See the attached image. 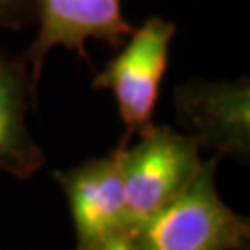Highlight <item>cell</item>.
Returning <instances> with one entry per match:
<instances>
[{
	"mask_svg": "<svg viewBox=\"0 0 250 250\" xmlns=\"http://www.w3.org/2000/svg\"><path fill=\"white\" fill-rule=\"evenodd\" d=\"M219 161V156L204 160L178 197L130 226L135 250H237L249 245V219L224 204L215 188Z\"/></svg>",
	"mask_w": 250,
	"mask_h": 250,
	"instance_id": "obj_1",
	"label": "cell"
},
{
	"mask_svg": "<svg viewBox=\"0 0 250 250\" xmlns=\"http://www.w3.org/2000/svg\"><path fill=\"white\" fill-rule=\"evenodd\" d=\"M174 36V22L152 15L139 28H134L121 50L91 80L93 89H109L115 95L119 115L126 128L117 146H126L132 135H143L154 126L152 113Z\"/></svg>",
	"mask_w": 250,
	"mask_h": 250,
	"instance_id": "obj_2",
	"label": "cell"
},
{
	"mask_svg": "<svg viewBox=\"0 0 250 250\" xmlns=\"http://www.w3.org/2000/svg\"><path fill=\"white\" fill-rule=\"evenodd\" d=\"M200 145L172 126H152L134 146H117L128 228L178 197L202 165Z\"/></svg>",
	"mask_w": 250,
	"mask_h": 250,
	"instance_id": "obj_3",
	"label": "cell"
},
{
	"mask_svg": "<svg viewBox=\"0 0 250 250\" xmlns=\"http://www.w3.org/2000/svg\"><path fill=\"white\" fill-rule=\"evenodd\" d=\"M176 123L215 156L250 158V80L195 78L174 89Z\"/></svg>",
	"mask_w": 250,
	"mask_h": 250,
	"instance_id": "obj_4",
	"label": "cell"
},
{
	"mask_svg": "<svg viewBox=\"0 0 250 250\" xmlns=\"http://www.w3.org/2000/svg\"><path fill=\"white\" fill-rule=\"evenodd\" d=\"M123 0H32L37 36L22 60L30 69L34 83H39L46 56L63 46L89 63L85 43L104 41L113 48L125 43L134 26L123 17Z\"/></svg>",
	"mask_w": 250,
	"mask_h": 250,
	"instance_id": "obj_5",
	"label": "cell"
},
{
	"mask_svg": "<svg viewBox=\"0 0 250 250\" xmlns=\"http://www.w3.org/2000/svg\"><path fill=\"white\" fill-rule=\"evenodd\" d=\"M63 189L76 228V245L91 243L128 228L125 189L117 148L69 170H54Z\"/></svg>",
	"mask_w": 250,
	"mask_h": 250,
	"instance_id": "obj_6",
	"label": "cell"
},
{
	"mask_svg": "<svg viewBox=\"0 0 250 250\" xmlns=\"http://www.w3.org/2000/svg\"><path fill=\"white\" fill-rule=\"evenodd\" d=\"M36 99L26 62L0 46V172L17 180H30L46 161L26 125Z\"/></svg>",
	"mask_w": 250,
	"mask_h": 250,
	"instance_id": "obj_7",
	"label": "cell"
},
{
	"mask_svg": "<svg viewBox=\"0 0 250 250\" xmlns=\"http://www.w3.org/2000/svg\"><path fill=\"white\" fill-rule=\"evenodd\" d=\"M32 21V0H0V30H19Z\"/></svg>",
	"mask_w": 250,
	"mask_h": 250,
	"instance_id": "obj_8",
	"label": "cell"
},
{
	"mask_svg": "<svg viewBox=\"0 0 250 250\" xmlns=\"http://www.w3.org/2000/svg\"><path fill=\"white\" fill-rule=\"evenodd\" d=\"M74 250H135L134 241H132V233L130 228L119 230L109 235H104L100 239H95L91 243H83V245H76Z\"/></svg>",
	"mask_w": 250,
	"mask_h": 250,
	"instance_id": "obj_9",
	"label": "cell"
}]
</instances>
